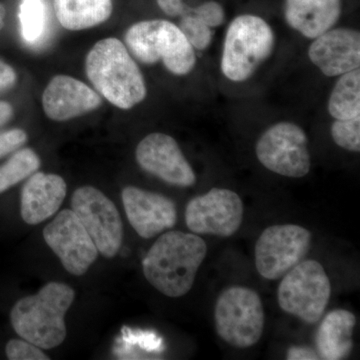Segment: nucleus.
<instances>
[{"label":"nucleus","mask_w":360,"mask_h":360,"mask_svg":"<svg viewBox=\"0 0 360 360\" xmlns=\"http://www.w3.org/2000/svg\"><path fill=\"white\" fill-rule=\"evenodd\" d=\"M71 210L89 232L98 253L115 257L123 240L122 217L115 203L96 187L82 186L73 193Z\"/></svg>","instance_id":"obj_10"},{"label":"nucleus","mask_w":360,"mask_h":360,"mask_svg":"<svg viewBox=\"0 0 360 360\" xmlns=\"http://www.w3.org/2000/svg\"><path fill=\"white\" fill-rule=\"evenodd\" d=\"M122 198L127 219L142 238H155L176 224V206L162 194L127 186Z\"/></svg>","instance_id":"obj_14"},{"label":"nucleus","mask_w":360,"mask_h":360,"mask_svg":"<svg viewBox=\"0 0 360 360\" xmlns=\"http://www.w3.org/2000/svg\"><path fill=\"white\" fill-rule=\"evenodd\" d=\"M191 11L194 15L198 16L206 25L210 28L219 27L224 25L225 13L224 7L217 1H207L200 4V6L191 8Z\"/></svg>","instance_id":"obj_27"},{"label":"nucleus","mask_w":360,"mask_h":360,"mask_svg":"<svg viewBox=\"0 0 360 360\" xmlns=\"http://www.w3.org/2000/svg\"><path fill=\"white\" fill-rule=\"evenodd\" d=\"M135 156L142 169L172 186L191 187L196 182L193 168L169 135L148 134L139 142Z\"/></svg>","instance_id":"obj_13"},{"label":"nucleus","mask_w":360,"mask_h":360,"mask_svg":"<svg viewBox=\"0 0 360 360\" xmlns=\"http://www.w3.org/2000/svg\"><path fill=\"white\" fill-rule=\"evenodd\" d=\"M243 215L245 206L238 193L214 187L187 203L186 222L193 233L229 238L238 231Z\"/></svg>","instance_id":"obj_11"},{"label":"nucleus","mask_w":360,"mask_h":360,"mask_svg":"<svg viewBox=\"0 0 360 360\" xmlns=\"http://www.w3.org/2000/svg\"><path fill=\"white\" fill-rule=\"evenodd\" d=\"M310 61L328 77H340L360 66V34L352 28H331L314 39Z\"/></svg>","instance_id":"obj_15"},{"label":"nucleus","mask_w":360,"mask_h":360,"mask_svg":"<svg viewBox=\"0 0 360 360\" xmlns=\"http://www.w3.org/2000/svg\"><path fill=\"white\" fill-rule=\"evenodd\" d=\"M101 98L84 82L58 75L47 85L42 96L44 112L52 120L65 122L98 108Z\"/></svg>","instance_id":"obj_16"},{"label":"nucleus","mask_w":360,"mask_h":360,"mask_svg":"<svg viewBox=\"0 0 360 360\" xmlns=\"http://www.w3.org/2000/svg\"><path fill=\"white\" fill-rule=\"evenodd\" d=\"M66 196V184L58 174L37 172L21 191V217L26 224L37 225L58 212Z\"/></svg>","instance_id":"obj_17"},{"label":"nucleus","mask_w":360,"mask_h":360,"mask_svg":"<svg viewBox=\"0 0 360 360\" xmlns=\"http://www.w3.org/2000/svg\"><path fill=\"white\" fill-rule=\"evenodd\" d=\"M40 167L39 155L30 148H23L14 153L0 167V193H4Z\"/></svg>","instance_id":"obj_22"},{"label":"nucleus","mask_w":360,"mask_h":360,"mask_svg":"<svg viewBox=\"0 0 360 360\" xmlns=\"http://www.w3.org/2000/svg\"><path fill=\"white\" fill-rule=\"evenodd\" d=\"M276 44V34L264 18L252 14L238 16L225 34L222 73L231 82H246L271 56Z\"/></svg>","instance_id":"obj_4"},{"label":"nucleus","mask_w":360,"mask_h":360,"mask_svg":"<svg viewBox=\"0 0 360 360\" xmlns=\"http://www.w3.org/2000/svg\"><path fill=\"white\" fill-rule=\"evenodd\" d=\"M27 141V134L22 129H11L0 134V158L16 149Z\"/></svg>","instance_id":"obj_28"},{"label":"nucleus","mask_w":360,"mask_h":360,"mask_svg":"<svg viewBox=\"0 0 360 360\" xmlns=\"http://www.w3.org/2000/svg\"><path fill=\"white\" fill-rule=\"evenodd\" d=\"M207 255L198 234L172 231L162 234L142 262V269L153 288L168 297L187 295Z\"/></svg>","instance_id":"obj_1"},{"label":"nucleus","mask_w":360,"mask_h":360,"mask_svg":"<svg viewBox=\"0 0 360 360\" xmlns=\"http://www.w3.org/2000/svg\"><path fill=\"white\" fill-rule=\"evenodd\" d=\"M342 13L341 0H285L284 18L295 32L314 39L333 28Z\"/></svg>","instance_id":"obj_18"},{"label":"nucleus","mask_w":360,"mask_h":360,"mask_svg":"<svg viewBox=\"0 0 360 360\" xmlns=\"http://www.w3.org/2000/svg\"><path fill=\"white\" fill-rule=\"evenodd\" d=\"M288 360H314L319 359V354L311 348L305 347H293L288 352Z\"/></svg>","instance_id":"obj_31"},{"label":"nucleus","mask_w":360,"mask_h":360,"mask_svg":"<svg viewBox=\"0 0 360 360\" xmlns=\"http://www.w3.org/2000/svg\"><path fill=\"white\" fill-rule=\"evenodd\" d=\"M356 317L347 309L329 312L316 331L315 345L319 359H347L354 349V330Z\"/></svg>","instance_id":"obj_19"},{"label":"nucleus","mask_w":360,"mask_h":360,"mask_svg":"<svg viewBox=\"0 0 360 360\" xmlns=\"http://www.w3.org/2000/svg\"><path fill=\"white\" fill-rule=\"evenodd\" d=\"M7 359L11 360H49L40 347L27 340H11L6 348Z\"/></svg>","instance_id":"obj_26"},{"label":"nucleus","mask_w":360,"mask_h":360,"mask_svg":"<svg viewBox=\"0 0 360 360\" xmlns=\"http://www.w3.org/2000/svg\"><path fill=\"white\" fill-rule=\"evenodd\" d=\"M214 321L217 335L231 347H253L264 333L265 315L262 298L251 288L231 286L217 300Z\"/></svg>","instance_id":"obj_6"},{"label":"nucleus","mask_w":360,"mask_h":360,"mask_svg":"<svg viewBox=\"0 0 360 360\" xmlns=\"http://www.w3.org/2000/svg\"><path fill=\"white\" fill-rule=\"evenodd\" d=\"M255 153L266 169L291 179H302L311 167L307 135L293 122L276 123L265 130Z\"/></svg>","instance_id":"obj_8"},{"label":"nucleus","mask_w":360,"mask_h":360,"mask_svg":"<svg viewBox=\"0 0 360 360\" xmlns=\"http://www.w3.org/2000/svg\"><path fill=\"white\" fill-rule=\"evenodd\" d=\"M70 285L49 283L34 295L21 298L11 312L15 333L42 349L58 347L66 338L65 317L75 302Z\"/></svg>","instance_id":"obj_3"},{"label":"nucleus","mask_w":360,"mask_h":360,"mask_svg":"<svg viewBox=\"0 0 360 360\" xmlns=\"http://www.w3.org/2000/svg\"><path fill=\"white\" fill-rule=\"evenodd\" d=\"M330 134L340 148L352 153H359L360 116L350 120H335L331 124Z\"/></svg>","instance_id":"obj_25"},{"label":"nucleus","mask_w":360,"mask_h":360,"mask_svg":"<svg viewBox=\"0 0 360 360\" xmlns=\"http://www.w3.org/2000/svg\"><path fill=\"white\" fill-rule=\"evenodd\" d=\"M16 78L13 68L0 60V92L11 89L15 84Z\"/></svg>","instance_id":"obj_30"},{"label":"nucleus","mask_w":360,"mask_h":360,"mask_svg":"<svg viewBox=\"0 0 360 360\" xmlns=\"http://www.w3.org/2000/svg\"><path fill=\"white\" fill-rule=\"evenodd\" d=\"M179 27L194 49L205 51L212 44V28L206 25L198 16L194 15L191 11V7H188L186 13L181 16Z\"/></svg>","instance_id":"obj_24"},{"label":"nucleus","mask_w":360,"mask_h":360,"mask_svg":"<svg viewBox=\"0 0 360 360\" xmlns=\"http://www.w3.org/2000/svg\"><path fill=\"white\" fill-rule=\"evenodd\" d=\"M328 112L335 120L360 116V70L340 75L328 99Z\"/></svg>","instance_id":"obj_21"},{"label":"nucleus","mask_w":360,"mask_h":360,"mask_svg":"<svg viewBox=\"0 0 360 360\" xmlns=\"http://www.w3.org/2000/svg\"><path fill=\"white\" fill-rule=\"evenodd\" d=\"M130 52L146 65L162 61L174 75H186L196 65L195 51L179 26L167 20H144L125 33Z\"/></svg>","instance_id":"obj_5"},{"label":"nucleus","mask_w":360,"mask_h":360,"mask_svg":"<svg viewBox=\"0 0 360 360\" xmlns=\"http://www.w3.org/2000/svg\"><path fill=\"white\" fill-rule=\"evenodd\" d=\"M6 7L2 6L1 4H0V30L4 28V20H6Z\"/></svg>","instance_id":"obj_33"},{"label":"nucleus","mask_w":360,"mask_h":360,"mask_svg":"<svg viewBox=\"0 0 360 360\" xmlns=\"http://www.w3.org/2000/svg\"><path fill=\"white\" fill-rule=\"evenodd\" d=\"M56 18L68 30H82L101 25L112 13L111 0H53Z\"/></svg>","instance_id":"obj_20"},{"label":"nucleus","mask_w":360,"mask_h":360,"mask_svg":"<svg viewBox=\"0 0 360 360\" xmlns=\"http://www.w3.org/2000/svg\"><path fill=\"white\" fill-rule=\"evenodd\" d=\"M20 20L23 39L37 41L45 30V8L42 0H21Z\"/></svg>","instance_id":"obj_23"},{"label":"nucleus","mask_w":360,"mask_h":360,"mask_svg":"<svg viewBox=\"0 0 360 360\" xmlns=\"http://www.w3.org/2000/svg\"><path fill=\"white\" fill-rule=\"evenodd\" d=\"M46 245L58 255L63 267L73 276L86 274L98 250L72 210H63L44 229Z\"/></svg>","instance_id":"obj_12"},{"label":"nucleus","mask_w":360,"mask_h":360,"mask_svg":"<svg viewBox=\"0 0 360 360\" xmlns=\"http://www.w3.org/2000/svg\"><path fill=\"white\" fill-rule=\"evenodd\" d=\"M311 233L296 224H279L265 229L255 245V266L264 278L276 281L307 257Z\"/></svg>","instance_id":"obj_9"},{"label":"nucleus","mask_w":360,"mask_h":360,"mask_svg":"<svg viewBox=\"0 0 360 360\" xmlns=\"http://www.w3.org/2000/svg\"><path fill=\"white\" fill-rule=\"evenodd\" d=\"M331 295L324 267L314 259L302 260L283 277L277 290L279 307L309 324L321 321Z\"/></svg>","instance_id":"obj_7"},{"label":"nucleus","mask_w":360,"mask_h":360,"mask_svg":"<svg viewBox=\"0 0 360 360\" xmlns=\"http://www.w3.org/2000/svg\"><path fill=\"white\" fill-rule=\"evenodd\" d=\"M161 11L172 18L182 16L188 11V7L184 0H156Z\"/></svg>","instance_id":"obj_29"},{"label":"nucleus","mask_w":360,"mask_h":360,"mask_svg":"<svg viewBox=\"0 0 360 360\" xmlns=\"http://www.w3.org/2000/svg\"><path fill=\"white\" fill-rule=\"evenodd\" d=\"M13 108L6 101H0V127L6 124L13 118Z\"/></svg>","instance_id":"obj_32"},{"label":"nucleus","mask_w":360,"mask_h":360,"mask_svg":"<svg viewBox=\"0 0 360 360\" xmlns=\"http://www.w3.org/2000/svg\"><path fill=\"white\" fill-rule=\"evenodd\" d=\"M85 70L97 91L122 110L141 103L148 94L141 70L120 39L97 42L87 54Z\"/></svg>","instance_id":"obj_2"}]
</instances>
